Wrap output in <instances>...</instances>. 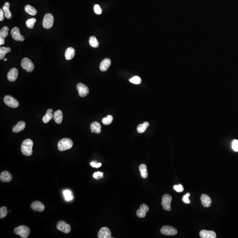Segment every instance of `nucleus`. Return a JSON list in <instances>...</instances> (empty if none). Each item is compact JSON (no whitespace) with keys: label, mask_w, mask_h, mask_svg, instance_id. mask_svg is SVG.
Instances as JSON below:
<instances>
[{"label":"nucleus","mask_w":238,"mask_h":238,"mask_svg":"<svg viewBox=\"0 0 238 238\" xmlns=\"http://www.w3.org/2000/svg\"><path fill=\"white\" fill-rule=\"evenodd\" d=\"M33 142L30 139L24 140L21 145V150L22 153L27 156H30L33 153L32 147Z\"/></svg>","instance_id":"1"},{"label":"nucleus","mask_w":238,"mask_h":238,"mask_svg":"<svg viewBox=\"0 0 238 238\" xmlns=\"http://www.w3.org/2000/svg\"><path fill=\"white\" fill-rule=\"evenodd\" d=\"M73 143L72 141L70 138H64L61 139L58 142V150L61 151H66L71 149L72 147Z\"/></svg>","instance_id":"2"},{"label":"nucleus","mask_w":238,"mask_h":238,"mask_svg":"<svg viewBox=\"0 0 238 238\" xmlns=\"http://www.w3.org/2000/svg\"><path fill=\"white\" fill-rule=\"evenodd\" d=\"M14 232L22 238H27L30 234V230L27 226L21 225L15 228Z\"/></svg>","instance_id":"3"},{"label":"nucleus","mask_w":238,"mask_h":238,"mask_svg":"<svg viewBox=\"0 0 238 238\" xmlns=\"http://www.w3.org/2000/svg\"><path fill=\"white\" fill-rule=\"evenodd\" d=\"M54 23V16L50 13H47L43 19V27L45 29H49L53 27Z\"/></svg>","instance_id":"4"},{"label":"nucleus","mask_w":238,"mask_h":238,"mask_svg":"<svg viewBox=\"0 0 238 238\" xmlns=\"http://www.w3.org/2000/svg\"><path fill=\"white\" fill-rule=\"evenodd\" d=\"M21 67L23 69L26 70L28 72H32L34 69V65L29 58H24L21 63Z\"/></svg>","instance_id":"5"},{"label":"nucleus","mask_w":238,"mask_h":238,"mask_svg":"<svg viewBox=\"0 0 238 238\" xmlns=\"http://www.w3.org/2000/svg\"><path fill=\"white\" fill-rule=\"evenodd\" d=\"M4 101L6 105L11 108H17L19 106L18 101L10 95H6L4 97Z\"/></svg>","instance_id":"6"},{"label":"nucleus","mask_w":238,"mask_h":238,"mask_svg":"<svg viewBox=\"0 0 238 238\" xmlns=\"http://www.w3.org/2000/svg\"><path fill=\"white\" fill-rule=\"evenodd\" d=\"M161 205L163 209L167 211H170L171 209V203L172 198L169 194H165L162 197Z\"/></svg>","instance_id":"7"},{"label":"nucleus","mask_w":238,"mask_h":238,"mask_svg":"<svg viewBox=\"0 0 238 238\" xmlns=\"http://www.w3.org/2000/svg\"><path fill=\"white\" fill-rule=\"evenodd\" d=\"M161 233L166 236H174L177 233V231L175 228L170 226H164L161 229Z\"/></svg>","instance_id":"8"},{"label":"nucleus","mask_w":238,"mask_h":238,"mask_svg":"<svg viewBox=\"0 0 238 238\" xmlns=\"http://www.w3.org/2000/svg\"><path fill=\"white\" fill-rule=\"evenodd\" d=\"M77 89L79 95L81 97H86L89 93L88 87L82 83H78L77 85Z\"/></svg>","instance_id":"9"},{"label":"nucleus","mask_w":238,"mask_h":238,"mask_svg":"<svg viewBox=\"0 0 238 238\" xmlns=\"http://www.w3.org/2000/svg\"><path fill=\"white\" fill-rule=\"evenodd\" d=\"M57 227L58 230L65 233H69L71 230L70 225L63 221H60L57 223Z\"/></svg>","instance_id":"10"},{"label":"nucleus","mask_w":238,"mask_h":238,"mask_svg":"<svg viewBox=\"0 0 238 238\" xmlns=\"http://www.w3.org/2000/svg\"><path fill=\"white\" fill-rule=\"evenodd\" d=\"M12 38L17 41L23 42L24 40V37L20 34L19 29L18 27H14L12 28L11 32Z\"/></svg>","instance_id":"11"},{"label":"nucleus","mask_w":238,"mask_h":238,"mask_svg":"<svg viewBox=\"0 0 238 238\" xmlns=\"http://www.w3.org/2000/svg\"><path fill=\"white\" fill-rule=\"evenodd\" d=\"M98 238H111V232L110 230L107 227H103L98 232Z\"/></svg>","instance_id":"12"},{"label":"nucleus","mask_w":238,"mask_h":238,"mask_svg":"<svg viewBox=\"0 0 238 238\" xmlns=\"http://www.w3.org/2000/svg\"><path fill=\"white\" fill-rule=\"evenodd\" d=\"M18 76V71L16 68L11 69L7 75L8 80L10 82H14L16 80Z\"/></svg>","instance_id":"13"},{"label":"nucleus","mask_w":238,"mask_h":238,"mask_svg":"<svg viewBox=\"0 0 238 238\" xmlns=\"http://www.w3.org/2000/svg\"><path fill=\"white\" fill-rule=\"evenodd\" d=\"M33 210L38 212H42L45 209V206L40 201H36L33 202L31 205Z\"/></svg>","instance_id":"14"},{"label":"nucleus","mask_w":238,"mask_h":238,"mask_svg":"<svg viewBox=\"0 0 238 238\" xmlns=\"http://www.w3.org/2000/svg\"><path fill=\"white\" fill-rule=\"evenodd\" d=\"M200 237L201 238H215L216 234L212 231L202 230L200 232Z\"/></svg>","instance_id":"15"},{"label":"nucleus","mask_w":238,"mask_h":238,"mask_svg":"<svg viewBox=\"0 0 238 238\" xmlns=\"http://www.w3.org/2000/svg\"><path fill=\"white\" fill-rule=\"evenodd\" d=\"M201 200L202 205L205 207H209L211 206L212 200L208 195L206 194H202L201 197Z\"/></svg>","instance_id":"16"},{"label":"nucleus","mask_w":238,"mask_h":238,"mask_svg":"<svg viewBox=\"0 0 238 238\" xmlns=\"http://www.w3.org/2000/svg\"><path fill=\"white\" fill-rule=\"evenodd\" d=\"M12 178V175L8 171H4L1 173L0 179L3 182H9Z\"/></svg>","instance_id":"17"},{"label":"nucleus","mask_w":238,"mask_h":238,"mask_svg":"<svg viewBox=\"0 0 238 238\" xmlns=\"http://www.w3.org/2000/svg\"><path fill=\"white\" fill-rule=\"evenodd\" d=\"M111 64V61L109 58H106L101 62L100 65V69L103 72H105L108 70Z\"/></svg>","instance_id":"18"},{"label":"nucleus","mask_w":238,"mask_h":238,"mask_svg":"<svg viewBox=\"0 0 238 238\" xmlns=\"http://www.w3.org/2000/svg\"><path fill=\"white\" fill-rule=\"evenodd\" d=\"M101 128L102 126L101 124L97 122H94L90 125V130L92 133L99 134L101 132Z\"/></svg>","instance_id":"19"},{"label":"nucleus","mask_w":238,"mask_h":238,"mask_svg":"<svg viewBox=\"0 0 238 238\" xmlns=\"http://www.w3.org/2000/svg\"><path fill=\"white\" fill-rule=\"evenodd\" d=\"M26 127L25 123L23 121H20L16 125H15L13 128H12V130L13 132L14 133H18V132H20L22 130H24V129Z\"/></svg>","instance_id":"20"},{"label":"nucleus","mask_w":238,"mask_h":238,"mask_svg":"<svg viewBox=\"0 0 238 238\" xmlns=\"http://www.w3.org/2000/svg\"><path fill=\"white\" fill-rule=\"evenodd\" d=\"M75 55V50L72 47H69L66 50L65 57L67 60H71L74 58Z\"/></svg>","instance_id":"21"},{"label":"nucleus","mask_w":238,"mask_h":238,"mask_svg":"<svg viewBox=\"0 0 238 238\" xmlns=\"http://www.w3.org/2000/svg\"><path fill=\"white\" fill-rule=\"evenodd\" d=\"M10 4L9 2H6L4 4V5L3 7V10L4 12V15L5 17L8 19L11 18L12 16L11 12L9 9Z\"/></svg>","instance_id":"22"},{"label":"nucleus","mask_w":238,"mask_h":238,"mask_svg":"<svg viewBox=\"0 0 238 238\" xmlns=\"http://www.w3.org/2000/svg\"><path fill=\"white\" fill-rule=\"evenodd\" d=\"M54 120L57 124H60L63 120V113L60 110H58L54 113Z\"/></svg>","instance_id":"23"},{"label":"nucleus","mask_w":238,"mask_h":238,"mask_svg":"<svg viewBox=\"0 0 238 238\" xmlns=\"http://www.w3.org/2000/svg\"><path fill=\"white\" fill-rule=\"evenodd\" d=\"M149 123L147 122H144L143 124H140L138 126L137 130L138 132L139 133H143L145 132L148 127H149Z\"/></svg>","instance_id":"24"},{"label":"nucleus","mask_w":238,"mask_h":238,"mask_svg":"<svg viewBox=\"0 0 238 238\" xmlns=\"http://www.w3.org/2000/svg\"><path fill=\"white\" fill-rule=\"evenodd\" d=\"M24 9L27 14L31 16H35L37 13V10L30 5H27L25 7Z\"/></svg>","instance_id":"25"},{"label":"nucleus","mask_w":238,"mask_h":238,"mask_svg":"<svg viewBox=\"0 0 238 238\" xmlns=\"http://www.w3.org/2000/svg\"><path fill=\"white\" fill-rule=\"evenodd\" d=\"M139 170L141 172V175L143 178H146L148 176V171L147 167L145 164H142L139 166Z\"/></svg>","instance_id":"26"},{"label":"nucleus","mask_w":238,"mask_h":238,"mask_svg":"<svg viewBox=\"0 0 238 238\" xmlns=\"http://www.w3.org/2000/svg\"><path fill=\"white\" fill-rule=\"evenodd\" d=\"M89 43L92 47L96 48L99 46V42L95 36H92L90 38Z\"/></svg>","instance_id":"27"},{"label":"nucleus","mask_w":238,"mask_h":238,"mask_svg":"<svg viewBox=\"0 0 238 238\" xmlns=\"http://www.w3.org/2000/svg\"><path fill=\"white\" fill-rule=\"evenodd\" d=\"M11 50V49L9 47L6 48L4 47H1L0 48V59H3L5 54L7 53L10 52Z\"/></svg>","instance_id":"28"},{"label":"nucleus","mask_w":238,"mask_h":238,"mask_svg":"<svg viewBox=\"0 0 238 238\" xmlns=\"http://www.w3.org/2000/svg\"><path fill=\"white\" fill-rule=\"evenodd\" d=\"M9 28L7 26L4 27L0 31V36L4 38H7L8 35Z\"/></svg>","instance_id":"29"},{"label":"nucleus","mask_w":238,"mask_h":238,"mask_svg":"<svg viewBox=\"0 0 238 238\" xmlns=\"http://www.w3.org/2000/svg\"><path fill=\"white\" fill-rule=\"evenodd\" d=\"M113 117L111 115H108L106 118H104L102 120L103 124L105 125H109L112 123L113 121Z\"/></svg>","instance_id":"30"},{"label":"nucleus","mask_w":238,"mask_h":238,"mask_svg":"<svg viewBox=\"0 0 238 238\" xmlns=\"http://www.w3.org/2000/svg\"><path fill=\"white\" fill-rule=\"evenodd\" d=\"M63 194H64L66 200L69 201L72 200L73 197L72 193L71 191H69V190H65V191H64Z\"/></svg>","instance_id":"31"},{"label":"nucleus","mask_w":238,"mask_h":238,"mask_svg":"<svg viewBox=\"0 0 238 238\" xmlns=\"http://www.w3.org/2000/svg\"><path fill=\"white\" fill-rule=\"evenodd\" d=\"M36 19L35 18H31L26 21V25L29 29H32L34 27Z\"/></svg>","instance_id":"32"},{"label":"nucleus","mask_w":238,"mask_h":238,"mask_svg":"<svg viewBox=\"0 0 238 238\" xmlns=\"http://www.w3.org/2000/svg\"><path fill=\"white\" fill-rule=\"evenodd\" d=\"M53 118H54V115L52 113H47L42 118V121L44 123H48Z\"/></svg>","instance_id":"33"},{"label":"nucleus","mask_w":238,"mask_h":238,"mask_svg":"<svg viewBox=\"0 0 238 238\" xmlns=\"http://www.w3.org/2000/svg\"><path fill=\"white\" fill-rule=\"evenodd\" d=\"M129 81L135 84H139L142 82L141 78L138 76H135L130 79Z\"/></svg>","instance_id":"34"},{"label":"nucleus","mask_w":238,"mask_h":238,"mask_svg":"<svg viewBox=\"0 0 238 238\" xmlns=\"http://www.w3.org/2000/svg\"><path fill=\"white\" fill-rule=\"evenodd\" d=\"M8 214V210L7 208L5 206H3L0 208V218L1 219L4 218Z\"/></svg>","instance_id":"35"},{"label":"nucleus","mask_w":238,"mask_h":238,"mask_svg":"<svg viewBox=\"0 0 238 238\" xmlns=\"http://www.w3.org/2000/svg\"><path fill=\"white\" fill-rule=\"evenodd\" d=\"M190 194L189 193H187L186 194H185L182 198L183 202H184L186 204H190L191 201L189 199V197L190 196Z\"/></svg>","instance_id":"36"},{"label":"nucleus","mask_w":238,"mask_h":238,"mask_svg":"<svg viewBox=\"0 0 238 238\" xmlns=\"http://www.w3.org/2000/svg\"><path fill=\"white\" fill-rule=\"evenodd\" d=\"M136 214L139 218H144L146 215V212L143 211V210L140 209L137 211Z\"/></svg>","instance_id":"37"},{"label":"nucleus","mask_w":238,"mask_h":238,"mask_svg":"<svg viewBox=\"0 0 238 238\" xmlns=\"http://www.w3.org/2000/svg\"><path fill=\"white\" fill-rule=\"evenodd\" d=\"M173 189L178 192H182L184 190V186L180 184L174 186Z\"/></svg>","instance_id":"38"},{"label":"nucleus","mask_w":238,"mask_h":238,"mask_svg":"<svg viewBox=\"0 0 238 238\" xmlns=\"http://www.w3.org/2000/svg\"><path fill=\"white\" fill-rule=\"evenodd\" d=\"M103 177V173L102 172H97L95 173L93 175V177L95 179H98Z\"/></svg>","instance_id":"39"},{"label":"nucleus","mask_w":238,"mask_h":238,"mask_svg":"<svg viewBox=\"0 0 238 238\" xmlns=\"http://www.w3.org/2000/svg\"><path fill=\"white\" fill-rule=\"evenodd\" d=\"M232 148L233 151L236 152H238V140L237 139L234 140L232 143Z\"/></svg>","instance_id":"40"},{"label":"nucleus","mask_w":238,"mask_h":238,"mask_svg":"<svg viewBox=\"0 0 238 238\" xmlns=\"http://www.w3.org/2000/svg\"><path fill=\"white\" fill-rule=\"evenodd\" d=\"M94 11L95 13L97 14H101L102 13V9L100 8V6L98 4H95L94 6Z\"/></svg>","instance_id":"41"},{"label":"nucleus","mask_w":238,"mask_h":238,"mask_svg":"<svg viewBox=\"0 0 238 238\" xmlns=\"http://www.w3.org/2000/svg\"><path fill=\"white\" fill-rule=\"evenodd\" d=\"M140 209L145 212H147L149 210V207L146 204H142L140 206Z\"/></svg>","instance_id":"42"},{"label":"nucleus","mask_w":238,"mask_h":238,"mask_svg":"<svg viewBox=\"0 0 238 238\" xmlns=\"http://www.w3.org/2000/svg\"><path fill=\"white\" fill-rule=\"evenodd\" d=\"M90 165H91V166L93 167L98 168L102 166V163H95V162H91V163H90Z\"/></svg>","instance_id":"43"},{"label":"nucleus","mask_w":238,"mask_h":238,"mask_svg":"<svg viewBox=\"0 0 238 238\" xmlns=\"http://www.w3.org/2000/svg\"><path fill=\"white\" fill-rule=\"evenodd\" d=\"M4 12L3 10L2 9H0V21H3L4 19Z\"/></svg>","instance_id":"44"},{"label":"nucleus","mask_w":238,"mask_h":238,"mask_svg":"<svg viewBox=\"0 0 238 238\" xmlns=\"http://www.w3.org/2000/svg\"><path fill=\"white\" fill-rule=\"evenodd\" d=\"M4 39L3 37L0 36V45H2L4 44Z\"/></svg>","instance_id":"45"},{"label":"nucleus","mask_w":238,"mask_h":238,"mask_svg":"<svg viewBox=\"0 0 238 238\" xmlns=\"http://www.w3.org/2000/svg\"><path fill=\"white\" fill-rule=\"evenodd\" d=\"M53 110L51 109H49L47 111V113H53Z\"/></svg>","instance_id":"46"},{"label":"nucleus","mask_w":238,"mask_h":238,"mask_svg":"<svg viewBox=\"0 0 238 238\" xmlns=\"http://www.w3.org/2000/svg\"><path fill=\"white\" fill-rule=\"evenodd\" d=\"M7 60V59H6V58H5V59H4V61H6V60Z\"/></svg>","instance_id":"47"}]
</instances>
